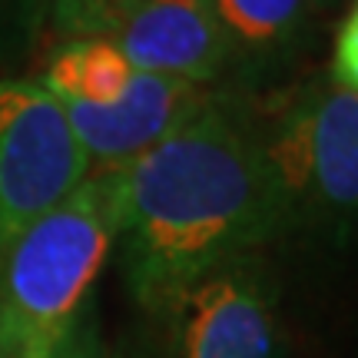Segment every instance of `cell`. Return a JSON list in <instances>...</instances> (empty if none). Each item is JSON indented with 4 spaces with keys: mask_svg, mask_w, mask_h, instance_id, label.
Segmentation results:
<instances>
[{
    "mask_svg": "<svg viewBox=\"0 0 358 358\" xmlns=\"http://www.w3.org/2000/svg\"><path fill=\"white\" fill-rule=\"evenodd\" d=\"M53 358H110L106 355V348H103L96 319H93L90 312L80 319V325L70 332V338L60 345V352H57Z\"/></svg>",
    "mask_w": 358,
    "mask_h": 358,
    "instance_id": "obj_13",
    "label": "cell"
},
{
    "mask_svg": "<svg viewBox=\"0 0 358 358\" xmlns=\"http://www.w3.org/2000/svg\"><path fill=\"white\" fill-rule=\"evenodd\" d=\"M229 43L232 64H262L289 50L306 24L312 0H209Z\"/></svg>",
    "mask_w": 358,
    "mask_h": 358,
    "instance_id": "obj_9",
    "label": "cell"
},
{
    "mask_svg": "<svg viewBox=\"0 0 358 358\" xmlns=\"http://www.w3.org/2000/svg\"><path fill=\"white\" fill-rule=\"evenodd\" d=\"M53 0H0V37L20 47L30 34H37L43 17H50Z\"/></svg>",
    "mask_w": 358,
    "mask_h": 358,
    "instance_id": "obj_12",
    "label": "cell"
},
{
    "mask_svg": "<svg viewBox=\"0 0 358 358\" xmlns=\"http://www.w3.org/2000/svg\"><path fill=\"white\" fill-rule=\"evenodd\" d=\"M332 83L335 87L358 93V0L345 10L342 24L335 30V43H332Z\"/></svg>",
    "mask_w": 358,
    "mask_h": 358,
    "instance_id": "obj_11",
    "label": "cell"
},
{
    "mask_svg": "<svg viewBox=\"0 0 358 358\" xmlns=\"http://www.w3.org/2000/svg\"><path fill=\"white\" fill-rule=\"evenodd\" d=\"M136 66L113 37L60 40L43 66L40 83L70 106H110L127 93Z\"/></svg>",
    "mask_w": 358,
    "mask_h": 358,
    "instance_id": "obj_8",
    "label": "cell"
},
{
    "mask_svg": "<svg viewBox=\"0 0 358 358\" xmlns=\"http://www.w3.org/2000/svg\"><path fill=\"white\" fill-rule=\"evenodd\" d=\"M219 93L179 77L136 70L127 93L110 106H70L64 103L66 120L77 133L90 159V169L123 166L156 143L173 136L196 116L213 110Z\"/></svg>",
    "mask_w": 358,
    "mask_h": 358,
    "instance_id": "obj_6",
    "label": "cell"
},
{
    "mask_svg": "<svg viewBox=\"0 0 358 358\" xmlns=\"http://www.w3.org/2000/svg\"><path fill=\"white\" fill-rule=\"evenodd\" d=\"M285 229L329 239L358 232V93L312 87L259 133Z\"/></svg>",
    "mask_w": 358,
    "mask_h": 358,
    "instance_id": "obj_3",
    "label": "cell"
},
{
    "mask_svg": "<svg viewBox=\"0 0 358 358\" xmlns=\"http://www.w3.org/2000/svg\"><path fill=\"white\" fill-rule=\"evenodd\" d=\"M136 0H53L50 24L60 40L110 37Z\"/></svg>",
    "mask_w": 358,
    "mask_h": 358,
    "instance_id": "obj_10",
    "label": "cell"
},
{
    "mask_svg": "<svg viewBox=\"0 0 358 358\" xmlns=\"http://www.w3.org/2000/svg\"><path fill=\"white\" fill-rule=\"evenodd\" d=\"M90 173L64 103L40 80H0V252Z\"/></svg>",
    "mask_w": 358,
    "mask_h": 358,
    "instance_id": "obj_4",
    "label": "cell"
},
{
    "mask_svg": "<svg viewBox=\"0 0 358 358\" xmlns=\"http://www.w3.org/2000/svg\"><path fill=\"white\" fill-rule=\"evenodd\" d=\"M113 252V192L103 169L0 252V358H53L87 315Z\"/></svg>",
    "mask_w": 358,
    "mask_h": 358,
    "instance_id": "obj_2",
    "label": "cell"
},
{
    "mask_svg": "<svg viewBox=\"0 0 358 358\" xmlns=\"http://www.w3.org/2000/svg\"><path fill=\"white\" fill-rule=\"evenodd\" d=\"M166 322L173 358H285L275 285L256 252L203 275Z\"/></svg>",
    "mask_w": 358,
    "mask_h": 358,
    "instance_id": "obj_5",
    "label": "cell"
},
{
    "mask_svg": "<svg viewBox=\"0 0 358 358\" xmlns=\"http://www.w3.org/2000/svg\"><path fill=\"white\" fill-rule=\"evenodd\" d=\"M110 37L136 70L209 87L232 66L209 0H136Z\"/></svg>",
    "mask_w": 358,
    "mask_h": 358,
    "instance_id": "obj_7",
    "label": "cell"
},
{
    "mask_svg": "<svg viewBox=\"0 0 358 358\" xmlns=\"http://www.w3.org/2000/svg\"><path fill=\"white\" fill-rule=\"evenodd\" d=\"M113 192V249L133 302L166 322L213 268L285 232L262 140L226 103L123 166Z\"/></svg>",
    "mask_w": 358,
    "mask_h": 358,
    "instance_id": "obj_1",
    "label": "cell"
}]
</instances>
